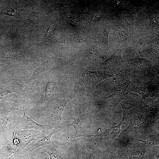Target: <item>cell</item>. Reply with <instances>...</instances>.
Listing matches in <instances>:
<instances>
[{"label":"cell","instance_id":"21","mask_svg":"<svg viewBox=\"0 0 159 159\" xmlns=\"http://www.w3.org/2000/svg\"><path fill=\"white\" fill-rule=\"evenodd\" d=\"M56 83L53 81H49L46 84L44 90L45 96L44 100H47L51 95L56 87Z\"/></svg>","mask_w":159,"mask_h":159},{"label":"cell","instance_id":"19","mask_svg":"<svg viewBox=\"0 0 159 159\" xmlns=\"http://www.w3.org/2000/svg\"><path fill=\"white\" fill-rule=\"evenodd\" d=\"M47 62V60L46 58H44L42 62V63L39 65V67L36 69L32 75L30 77L29 80L34 79L45 69Z\"/></svg>","mask_w":159,"mask_h":159},{"label":"cell","instance_id":"4","mask_svg":"<svg viewBox=\"0 0 159 159\" xmlns=\"http://www.w3.org/2000/svg\"><path fill=\"white\" fill-rule=\"evenodd\" d=\"M118 75L108 74L105 71L98 70L91 71L83 68L82 70V81L85 85L88 93L95 91V87L99 82L105 79L113 77Z\"/></svg>","mask_w":159,"mask_h":159},{"label":"cell","instance_id":"16","mask_svg":"<svg viewBox=\"0 0 159 159\" xmlns=\"http://www.w3.org/2000/svg\"><path fill=\"white\" fill-rule=\"evenodd\" d=\"M142 100H141L133 103H128L124 100L120 102L123 110V116L119 125L121 126L123 124H129L126 118V114L128 111L132 107L140 105L142 103Z\"/></svg>","mask_w":159,"mask_h":159},{"label":"cell","instance_id":"26","mask_svg":"<svg viewBox=\"0 0 159 159\" xmlns=\"http://www.w3.org/2000/svg\"><path fill=\"white\" fill-rule=\"evenodd\" d=\"M102 15L100 13L97 14L94 16L93 17V20H97L100 19L101 16Z\"/></svg>","mask_w":159,"mask_h":159},{"label":"cell","instance_id":"24","mask_svg":"<svg viewBox=\"0 0 159 159\" xmlns=\"http://www.w3.org/2000/svg\"><path fill=\"white\" fill-rule=\"evenodd\" d=\"M14 88L13 87L12 89H5L4 90L0 92V101L2 99L4 96L6 95L9 93H10L13 92H15V90H14Z\"/></svg>","mask_w":159,"mask_h":159},{"label":"cell","instance_id":"17","mask_svg":"<svg viewBox=\"0 0 159 159\" xmlns=\"http://www.w3.org/2000/svg\"><path fill=\"white\" fill-rule=\"evenodd\" d=\"M87 116L85 114H82L79 115L69 125L72 126L75 130L74 135H78V132L82 128V125L86 122Z\"/></svg>","mask_w":159,"mask_h":159},{"label":"cell","instance_id":"6","mask_svg":"<svg viewBox=\"0 0 159 159\" xmlns=\"http://www.w3.org/2000/svg\"><path fill=\"white\" fill-rule=\"evenodd\" d=\"M99 67L100 69H107L113 74H122L124 70V63L121 51L115 50L110 58L99 63Z\"/></svg>","mask_w":159,"mask_h":159},{"label":"cell","instance_id":"3","mask_svg":"<svg viewBox=\"0 0 159 159\" xmlns=\"http://www.w3.org/2000/svg\"><path fill=\"white\" fill-rule=\"evenodd\" d=\"M132 88L125 93V95L132 91L138 93L142 97V100L149 97H159V79L147 82H140L134 80Z\"/></svg>","mask_w":159,"mask_h":159},{"label":"cell","instance_id":"12","mask_svg":"<svg viewBox=\"0 0 159 159\" xmlns=\"http://www.w3.org/2000/svg\"><path fill=\"white\" fill-rule=\"evenodd\" d=\"M115 29V36L119 42L125 41L129 38L131 34L130 26L124 19L118 21Z\"/></svg>","mask_w":159,"mask_h":159},{"label":"cell","instance_id":"14","mask_svg":"<svg viewBox=\"0 0 159 159\" xmlns=\"http://www.w3.org/2000/svg\"><path fill=\"white\" fill-rule=\"evenodd\" d=\"M120 126L118 125L116 126L112 127L110 129H105L104 132L100 134L94 135H70V137L71 138H72L82 137L88 138L97 137H105L111 141L115 138L120 133L121 131Z\"/></svg>","mask_w":159,"mask_h":159},{"label":"cell","instance_id":"28","mask_svg":"<svg viewBox=\"0 0 159 159\" xmlns=\"http://www.w3.org/2000/svg\"><path fill=\"white\" fill-rule=\"evenodd\" d=\"M110 158L111 159H114V158H112L111 157H110Z\"/></svg>","mask_w":159,"mask_h":159},{"label":"cell","instance_id":"7","mask_svg":"<svg viewBox=\"0 0 159 159\" xmlns=\"http://www.w3.org/2000/svg\"><path fill=\"white\" fill-rule=\"evenodd\" d=\"M46 133L36 129L20 130L19 135L20 141L19 147L14 154L24 149L26 146L32 141L38 140L45 136L44 135V134Z\"/></svg>","mask_w":159,"mask_h":159},{"label":"cell","instance_id":"9","mask_svg":"<svg viewBox=\"0 0 159 159\" xmlns=\"http://www.w3.org/2000/svg\"><path fill=\"white\" fill-rule=\"evenodd\" d=\"M130 116V123L127 128L121 133L122 135L146 127L153 117L143 115L135 111H131Z\"/></svg>","mask_w":159,"mask_h":159},{"label":"cell","instance_id":"18","mask_svg":"<svg viewBox=\"0 0 159 159\" xmlns=\"http://www.w3.org/2000/svg\"><path fill=\"white\" fill-rule=\"evenodd\" d=\"M89 53L92 61L95 64H97L101 55L99 48L95 45H92L90 48Z\"/></svg>","mask_w":159,"mask_h":159},{"label":"cell","instance_id":"13","mask_svg":"<svg viewBox=\"0 0 159 159\" xmlns=\"http://www.w3.org/2000/svg\"><path fill=\"white\" fill-rule=\"evenodd\" d=\"M148 149L138 146L130 147L127 151L119 157V159H143Z\"/></svg>","mask_w":159,"mask_h":159},{"label":"cell","instance_id":"1","mask_svg":"<svg viewBox=\"0 0 159 159\" xmlns=\"http://www.w3.org/2000/svg\"><path fill=\"white\" fill-rule=\"evenodd\" d=\"M123 58L124 69L122 74L127 80L147 82L159 79L158 62L140 58L134 50L124 52Z\"/></svg>","mask_w":159,"mask_h":159},{"label":"cell","instance_id":"11","mask_svg":"<svg viewBox=\"0 0 159 159\" xmlns=\"http://www.w3.org/2000/svg\"><path fill=\"white\" fill-rule=\"evenodd\" d=\"M72 96L58 99L55 101L51 107L50 112L51 117L54 120H60L65 107L72 99Z\"/></svg>","mask_w":159,"mask_h":159},{"label":"cell","instance_id":"15","mask_svg":"<svg viewBox=\"0 0 159 159\" xmlns=\"http://www.w3.org/2000/svg\"><path fill=\"white\" fill-rule=\"evenodd\" d=\"M39 148L47 153L49 155L50 159H64L57 145L53 143Z\"/></svg>","mask_w":159,"mask_h":159},{"label":"cell","instance_id":"23","mask_svg":"<svg viewBox=\"0 0 159 159\" xmlns=\"http://www.w3.org/2000/svg\"><path fill=\"white\" fill-rule=\"evenodd\" d=\"M139 140L151 145H157L158 143V140H156L153 136L143 137L140 139Z\"/></svg>","mask_w":159,"mask_h":159},{"label":"cell","instance_id":"20","mask_svg":"<svg viewBox=\"0 0 159 159\" xmlns=\"http://www.w3.org/2000/svg\"><path fill=\"white\" fill-rule=\"evenodd\" d=\"M159 99L153 103L141 108V111L145 112H158Z\"/></svg>","mask_w":159,"mask_h":159},{"label":"cell","instance_id":"27","mask_svg":"<svg viewBox=\"0 0 159 159\" xmlns=\"http://www.w3.org/2000/svg\"><path fill=\"white\" fill-rule=\"evenodd\" d=\"M88 159H96L95 157H90V158H89Z\"/></svg>","mask_w":159,"mask_h":159},{"label":"cell","instance_id":"10","mask_svg":"<svg viewBox=\"0 0 159 159\" xmlns=\"http://www.w3.org/2000/svg\"><path fill=\"white\" fill-rule=\"evenodd\" d=\"M56 132V130H53L48 135L38 140L36 143L32 145L27 148H24L15 155H20L25 158L29 156L32 151L35 149L52 143L53 142L51 140V138Z\"/></svg>","mask_w":159,"mask_h":159},{"label":"cell","instance_id":"22","mask_svg":"<svg viewBox=\"0 0 159 159\" xmlns=\"http://www.w3.org/2000/svg\"><path fill=\"white\" fill-rule=\"evenodd\" d=\"M111 24L110 22H108L102 30V39L104 42L108 45V35L111 28Z\"/></svg>","mask_w":159,"mask_h":159},{"label":"cell","instance_id":"8","mask_svg":"<svg viewBox=\"0 0 159 159\" xmlns=\"http://www.w3.org/2000/svg\"><path fill=\"white\" fill-rule=\"evenodd\" d=\"M23 115L22 117H18L14 121L18 127L21 130L38 129L46 132L52 129L53 127L49 125H42L35 122L33 119L28 116L25 111V101L24 100Z\"/></svg>","mask_w":159,"mask_h":159},{"label":"cell","instance_id":"5","mask_svg":"<svg viewBox=\"0 0 159 159\" xmlns=\"http://www.w3.org/2000/svg\"><path fill=\"white\" fill-rule=\"evenodd\" d=\"M132 81L133 80L129 79L123 84L114 85V91L112 94L107 97H100L103 105L112 108L116 107L122 101L127 88Z\"/></svg>","mask_w":159,"mask_h":159},{"label":"cell","instance_id":"2","mask_svg":"<svg viewBox=\"0 0 159 159\" xmlns=\"http://www.w3.org/2000/svg\"><path fill=\"white\" fill-rule=\"evenodd\" d=\"M6 126L0 140V159H7L15 154L19 147L21 129L14 121Z\"/></svg>","mask_w":159,"mask_h":159},{"label":"cell","instance_id":"25","mask_svg":"<svg viewBox=\"0 0 159 159\" xmlns=\"http://www.w3.org/2000/svg\"><path fill=\"white\" fill-rule=\"evenodd\" d=\"M4 130L3 126V123L0 120V140L4 133Z\"/></svg>","mask_w":159,"mask_h":159}]
</instances>
